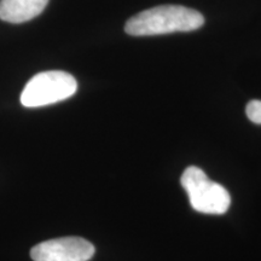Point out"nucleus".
I'll list each match as a JSON object with an SVG mask.
<instances>
[{
  "instance_id": "f257e3e1",
  "label": "nucleus",
  "mask_w": 261,
  "mask_h": 261,
  "mask_svg": "<svg viewBox=\"0 0 261 261\" xmlns=\"http://www.w3.org/2000/svg\"><path fill=\"white\" fill-rule=\"evenodd\" d=\"M203 23V16L196 10L180 5H162L133 16L127 21L125 31L133 37H145L196 31Z\"/></svg>"
},
{
  "instance_id": "f03ea898",
  "label": "nucleus",
  "mask_w": 261,
  "mask_h": 261,
  "mask_svg": "<svg viewBox=\"0 0 261 261\" xmlns=\"http://www.w3.org/2000/svg\"><path fill=\"white\" fill-rule=\"evenodd\" d=\"M191 207L203 214L220 215L226 213L231 203L228 191L223 185L212 181L201 168L190 166L180 178Z\"/></svg>"
},
{
  "instance_id": "7ed1b4c3",
  "label": "nucleus",
  "mask_w": 261,
  "mask_h": 261,
  "mask_svg": "<svg viewBox=\"0 0 261 261\" xmlns=\"http://www.w3.org/2000/svg\"><path fill=\"white\" fill-rule=\"evenodd\" d=\"M76 90V80L69 73L62 70L42 71L25 85L21 94V103L25 108L50 106L71 97Z\"/></svg>"
},
{
  "instance_id": "20e7f679",
  "label": "nucleus",
  "mask_w": 261,
  "mask_h": 261,
  "mask_svg": "<svg viewBox=\"0 0 261 261\" xmlns=\"http://www.w3.org/2000/svg\"><path fill=\"white\" fill-rule=\"evenodd\" d=\"M93 244L81 237H62L45 241L32 248L34 261H89L94 255Z\"/></svg>"
},
{
  "instance_id": "39448f33",
  "label": "nucleus",
  "mask_w": 261,
  "mask_h": 261,
  "mask_svg": "<svg viewBox=\"0 0 261 261\" xmlns=\"http://www.w3.org/2000/svg\"><path fill=\"white\" fill-rule=\"evenodd\" d=\"M48 0H0V19L9 23H23L37 17Z\"/></svg>"
},
{
  "instance_id": "423d86ee",
  "label": "nucleus",
  "mask_w": 261,
  "mask_h": 261,
  "mask_svg": "<svg viewBox=\"0 0 261 261\" xmlns=\"http://www.w3.org/2000/svg\"><path fill=\"white\" fill-rule=\"evenodd\" d=\"M246 114L250 121L257 123V125H261V100H250L247 104Z\"/></svg>"
}]
</instances>
